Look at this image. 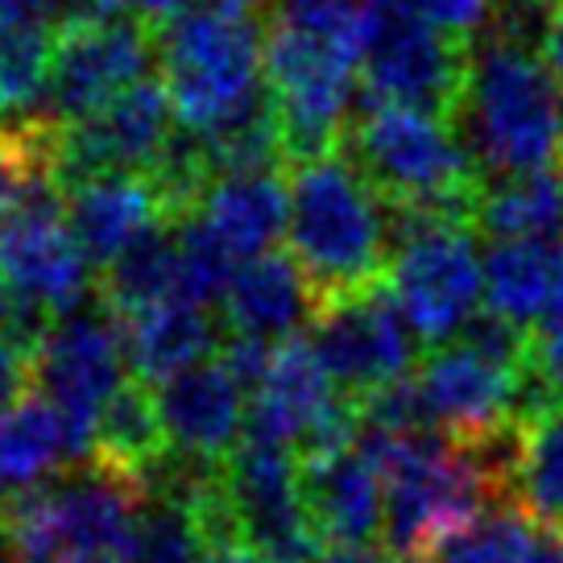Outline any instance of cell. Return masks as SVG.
<instances>
[{
    "label": "cell",
    "instance_id": "obj_1",
    "mask_svg": "<svg viewBox=\"0 0 563 563\" xmlns=\"http://www.w3.org/2000/svg\"><path fill=\"white\" fill-rule=\"evenodd\" d=\"M369 9L373 0H269L262 9L265 84L290 162L340 145L356 112Z\"/></svg>",
    "mask_w": 563,
    "mask_h": 563
},
{
    "label": "cell",
    "instance_id": "obj_2",
    "mask_svg": "<svg viewBox=\"0 0 563 563\" xmlns=\"http://www.w3.org/2000/svg\"><path fill=\"white\" fill-rule=\"evenodd\" d=\"M361 448L382 468L386 485V551L398 563H427L448 539L468 530L506 506V476H510L518 427L497 440L468 448L440 435V431H356Z\"/></svg>",
    "mask_w": 563,
    "mask_h": 563
},
{
    "label": "cell",
    "instance_id": "obj_3",
    "mask_svg": "<svg viewBox=\"0 0 563 563\" xmlns=\"http://www.w3.org/2000/svg\"><path fill=\"white\" fill-rule=\"evenodd\" d=\"M158 34V84L178 129L220 137L274 108L265 84V21L232 0H199Z\"/></svg>",
    "mask_w": 563,
    "mask_h": 563
},
{
    "label": "cell",
    "instance_id": "obj_4",
    "mask_svg": "<svg viewBox=\"0 0 563 563\" xmlns=\"http://www.w3.org/2000/svg\"><path fill=\"white\" fill-rule=\"evenodd\" d=\"M452 124L485 178L563 166V88L543 51L473 37Z\"/></svg>",
    "mask_w": 563,
    "mask_h": 563
},
{
    "label": "cell",
    "instance_id": "obj_5",
    "mask_svg": "<svg viewBox=\"0 0 563 563\" xmlns=\"http://www.w3.org/2000/svg\"><path fill=\"white\" fill-rule=\"evenodd\" d=\"M286 249L316 286L319 302L382 282L398 216L340 150L290 162Z\"/></svg>",
    "mask_w": 563,
    "mask_h": 563
},
{
    "label": "cell",
    "instance_id": "obj_6",
    "mask_svg": "<svg viewBox=\"0 0 563 563\" xmlns=\"http://www.w3.org/2000/svg\"><path fill=\"white\" fill-rule=\"evenodd\" d=\"M415 394L427 431L468 448L506 435L543 402H555L530 369V332L493 311H481L456 340L422 356Z\"/></svg>",
    "mask_w": 563,
    "mask_h": 563
},
{
    "label": "cell",
    "instance_id": "obj_7",
    "mask_svg": "<svg viewBox=\"0 0 563 563\" xmlns=\"http://www.w3.org/2000/svg\"><path fill=\"white\" fill-rule=\"evenodd\" d=\"M335 150L369 178L394 211L473 220L485 175L448 117L365 100L344 124Z\"/></svg>",
    "mask_w": 563,
    "mask_h": 563
},
{
    "label": "cell",
    "instance_id": "obj_8",
    "mask_svg": "<svg viewBox=\"0 0 563 563\" xmlns=\"http://www.w3.org/2000/svg\"><path fill=\"white\" fill-rule=\"evenodd\" d=\"M137 501L141 476L70 464L0 510V563H124Z\"/></svg>",
    "mask_w": 563,
    "mask_h": 563
},
{
    "label": "cell",
    "instance_id": "obj_9",
    "mask_svg": "<svg viewBox=\"0 0 563 563\" xmlns=\"http://www.w3.org/2000/svg\"><path fill=\"white\" fill-rule=\"evenodd\" d=\"M394 216L389 295L422 344L440 349L481 316L485 302V257L476 253V229L464 216Z\"/></svg>",
    "mask_w": 563,
    "mask_h": 563
},
{
    "label": "cell",
    "instance_id": "obj_10",
    "mask_svg": "<svg viewBox=\"0 0 563 563\" xmlns=\"http://www.w3.org/2000/svg\"><path fill=\"white\" fill-rule=\"evenodd\" d=\"M468 75V42L415 18L398 0H373L361 91L369 104H402L431 117H456Z\"/></svg>",
    "mask_w": 563,
    "mask_h": 563
},
{
    "label": "cell",
    "instance_id": "obj_11",
    "mask_svg": "<svg viewBox=\"0 0 563 563\" xmlns=\"http://www.w3.org/2000/svg\"><path fill=\"white\" fill-rule=\"evenodd\" d=\"M356 402L323 369L311 340H286L269 356V369L249 394L245 440L282 448L290 456H319L356 440Z\"/></svg>",
    "mask_w": 563,
    "mask_h": 563
},
{
    "label": "cell",
    "instance_id": "obj_12",
    "mask_svg": "<svg viewBox=\"0 0 563 563\" xmlns=\"http://www.w3.org/2000/svg\"><path fill=\"white\" fill-rule=\"evenodd\" d=\"M158 63V34L121 9H108L100 18L79 21L54 37L51 79L37 121L75 124L112 104L117 96L150 79Z\"/></svg>",
    "mask_w": 563,
    "mask_h": 563
},
{
    "label": "cell",
    "instance_id": "obj_13",
    "mask_svg": "<svg viewBox=\"0 0 563 563\" xmlns=\"http://www.w3.org/2000/svg\"><path fill=\"white\" fill-rule=\"evenodd\" d=\"M307 340L352 402H365L369 394L398 386L419 369L422 340L382 282L319 302Z\"/></svg>",
    "mask_w": 563,
    "mask_h": 563
},
{
    "label": "cell",
    "instance_id": "obj_14",
    "mask_svg": "<svg viewBox=\"0 0 563 563\" xmlns=\"http://www.w3.org/2000/svg\"><path fill=\"white\" fill-rule=\"evenodd\" d=\"M124 386H129L124 319L104 299H88L67 316H58L34 349V389L75 427H84L91 443L104 406Z\"/></svg>",
    "mask_w": 563,
    "mask_h": 563
},
{
    "label": "cell",
    "instance_id": "obj_15",
    "mask_svg": "<svg viewBox=\"0 0 563 563\" xmlns=\"http://www.w3.org/2000/svg\"><path fill=\"white\" fill-rule=\"evenodd\" d=\"M91 286L96 265L67 224L63 187L54 178H37L30 195L0 220V290L58 319L88 302Z\"/></svg>",
    "mask_w": 563,
    "mask_h": 563
},
{
    "label": "cell",
    "instance_id": "obj_16",
    "mask_svg": "<svg viewBox=\"0 0 563 563\" xmlns=\"http://www.w3.org/2000/svg\"><path fill=\"white\" fill-rule=\"evenodd\" d=\"M220 481L236 543L262 555L265 563L323 560V539L311 527V514L302 501L299 456L245 440L236 456L220 468Z\"/></svg>",
    "mask_w": 563,
    "mask_h": 563
},
{
    "label": "cell",
    "instance_id": "obj_17",
    "mask_svg": "<svg viewBox=\"0 0 563 563\" xmlns=\"http://www.w3.org/2000/svg\"><path fill=\"white\" fill-rule=\"evenodd\" d=\"M175 108L158 79L117 96L84 121L54 129V183L67 191L100 175H154L175 141Z\"/></svg>",
    "mask_w": 563,
    "mask_h": 563
},
{
    "label": "cell",
    "instance_id": "obj_18",
    "mask_svg": "<svg viewBox=\"0 0 563 563\" xmlns=\"http://www.w3.org/2000/svg\"><path fill=\"white\" fill-rule=\"evenodd\" d=\"M158 419L170 456L195 468H224L245 443L249 389L224 356H208L191 369L154 386Z\"/></svg>",
    "mask_w": 563,
    "mask_h": 563
},
{
    "label": "cell",
    "instance_id": "obj_19",
    "mask_svg": "<svg viewBox=\"0 0 563 563\" xmlns=\"http://www.w3.org/2000/svg\"><path fill=\"white\" fill-rule=\"evenodd\" d=\"M299 485L311 527L328 547H373L382 539L386 485L361 440L299 460Z\"/></svg>",
    "mask_w": 563,
    "mask_h": 563
},
{
    "label": "cell",
    "instance_id": "obj_20",
    "mask_svg": "<svg viewBox=\"0 0 563 563\" xmlns=\"http://www.w3.org/2000/svg\"><path fill=\"white\" fill-rule=\"evenodd\" d=\"M290 191L278 166H249V170H220L211 178L191 216L211 232V241L236 265L274 253L286 236Z\"/></svg>",
    "mask_w": 563,
    "mask_h": 563
},
{
    "label": "cell",
    "instance_id": "obj_21",
    "mask_svg": "<svg viewBox=\"0 0 563 563\" xmlns=\"http://www.w3.org/2000/svg\"><path fill=\"white\" fill-rule=\"evenodd\" d=\"M63 211H67L75 241L96 269H104L112 257H121L124 249L150 229L175 220L166 199H162L158 183L150 175L84 178V183L63 191Z\"/></svg>",
    "mask_w": 563,
    "mask_h": 563
},
{
    "label": "cell",
    "instance_id": "obj_22",
    "mask_svg": "<svg viewBox=\"0 0 563 563\" xmlns=\"http://www.w3.org/2000/svg\"><path fill=\"white\" fill-rule=\"evenodd\" d=\"M220 311H224L229 335L286 344L316 319L319 295L290 253H262L253 262L236 265Z\"/></svg>",
    "mask_w": 563,
    "mask_h": 563
},
{
    "label": "cell",
    "instance_id": "obj_23",
    "mask_svg": "<svg viewBox=\"0 0 563 563\" xmlns=\"http://www.w3.org/2000/svg\"><path fill=\"white\" fill-rule=\"evenodd\" d=\"M91 435L42 394L0 415V510L70 464L91 460Z\"/></svg>",
    "mask_w": 563,
    "mask_h": 563
},
{
    "label": "cell",
    "instance_id": "obj_24",
    "mask_svg": "<svg viewBox=\"0 0 563 563\" xmlns=\"http://www.w3.org/2000/svg\"><path fill=\"white\" fill-rule=\"evenodd\" d=\"M485 311L522 332L563 316V236L489 241L485 249Z\"/></svg>",
    "mask_w": 563,
    "mask_h": 563
},
{
    "label": "cell",
    "instance_id": "obj_25",
    "mask_svg": "<svg viewBox=\"0 0 563 563\" xmlns=\"http://www.w3.org/2000/svg\"><path fill=\"white\" fill-rule=\"evenodd\" d=\"M124 344H129V369L141 382L158 386L166 377L216 356L224 349V335L216 328L211 307L166 299L137 316H124Z\"/></svg>",
    "mask_w": 563,
    "mask_h": 563
},
{
    "label": "cell",
    "instance_id": "obj_26",
    "mask_svg": "<svg viewBox=\"0 0 563 563\" xmlns=\"http://www.w3.org/2000/svg\"><path fill=\"white\" fill-rule=\"evenodd\" d=\"M506 506L539 534H563V402H543L518 422Z\"/></svg>",
    "mask_w": 563,
    "mask_h": 563
},
{
    "label": "cell",
    "instance_id": "obj_27",
    "mask_svg": "<svg viewBox=\"0 0 563 563\" xmlns=\"http://www.w3.org/2000/svg\"><path fill=\"white\" fill-rule=\"evenodd\" d=\"M473 229L489 241L563 236V166L485 178L473 203Z\"/></svg>",
    "mask_w": 563,
    "mask_h": 563
},
{
    "label": "cell",
    "instance_id": "obj_28",
    "mask_svg": "<svg viewBox=\"0 0 563 563\" xmlns=\"http://www.w3.org/2000/svg\"><path fill=\"white\" fill-rule=\"evenodd\" d=\"M178 282H183V262H178V232L170 220L137 236L121 257H112L100 269V299L124 319L166 299H178Z\"/></svg>",
    "mask_w": 563,
    "mask_h": 563
},
{
    "label": "cell",
    "instance_id": "obj_29",
    "mask_svg": "<svg viewBox=\"0 0 563 563\" xmlns=\"http://www.w3.org/2000/svg\"><path fill=\"white\" fill-rule=\"evenodd\" d=\"M91 456L133 476L154 473L162 460L170 456L154 389H145L141 382H129L104 406V415L96 422V448H91Z\"/></svg>",
    "mask_w": 563,
    "mask_h": 563
},
{
    "label": "cell",
    "instance_id": "obj_30",
    "mask_svg": "<svg viewBox=\"0 0 563 563\" xmlns=\"http://www.w3.org/2000/svg\"><path fill=\"white\" fill-rule=\"evenodd\" d=\"M51 54V30L0 21V124H25L42 117Z\"/></svg>",
    "mask_w": 563,
    "mask_h": 563
},
{
    "label": "cell",
    "instance_id": "obj_31",
    "mask_svg": "<svg viewBox=\"0 0 563 563\" xmlns=\"http://www.w3.org/2000/svg\"><path fill=\"white\" fill-rule=\"evenodd\" d=\"M530 547H534V527L527 518L514 506H493L468 530L448 539L427 563H527Z\"/></svg>",
    "mask_w": 563,
    "mask_h": 563
},
{
    "label": "cell",
    "instance_id": "obj_32",
    "mask_svg": "<svg viewBox=\"0 0 563 563\" xmlns=\"http://www.w3.org/2000/svg\"><path fill=\"white\" fill-rule=\"evenodd\" d=\"M117 9L112 0H0V21H21V25H37L63 34L79 21H91Z\"/></svg>",
    "mask_w": 563,
    "mask_h": 563
},
{
    "label": "cell",
    "instance_id": "obj_33",
    "mask_svg": "<svg viewBox=\"0 0 563 563\" xmlns=\"http://www.w3.org/2000/svg\"><path fill=\"white\" fill-rule=\"evenodd\" d=\"M398 4L460 42H473L493 18V0H398Z\"/></svg>",
    "mask_w": 563,
    "mask_h": 563
},
{
    "label": "cell",
    "instance_id": "obj_34",
    "mask_svg": "<svg viewBox=\"0 0 563 563\" xmlns=\"http://www.w3.org/2000/svg\"><path fill=\"white\" fill-rule=\"evenodd\" d=\"M530 369L547 389V398L563 402V316H555L530 335Z\"/></svg>",
    "mask_w": 563,
    "mask_h": 563
},
{
    "label": "cell",
    "instance_id": "obj_35",
    "mask_svg": "<svg viewBox=\"0 0 563 563\" xmlns=\"http://www.w3.org/2000/svg\"><path fill=\"white\" fill-rule=\"evenodd\" d=\"M30 389H34V356L0 340V415L13 410L21 398H30Z\"/></svg>",
    "mask_w": 563,
    "mask_h": 563
},
{
    "label": "cell",
    "instance_id": "obj_36",
    "mask_svg": "<svg viewBox=\"0 0 563 563\" xmlns=\"http://www.w3.org/2000/svg\"><path fill=\"white\" fill-rule=\"evenodd\" d=\"M121 13L129 18H137L141 25H150V30H162V25H170L175 18H183L187 9H195L199 0H112Z\"/></svg>",
    "mask_w": 563,
    "mask_h": 563
},
{
    "label": "cell",
    "instance_id": "obj_37",
    "mask_svg": "<svg viewBox=\"0 0 563 563\" xmlns=\"http://www.w3.org/2000/svg\"><path fill=\"white\" fill-rule=\"evenodd\" d=\"M543 58H547V67H551V75L560 79V88H563V0H560V9H555V18H551V30H547Z\"/></svg>",
    "mask_w": 563,
    "mask_h": 563
},
{
    "label": "cell",
    "instance_id": "obj_38",
    "mask_svg": "<svg viewBox=\"0 0 563 563\" xmlns=\"http://www.w3.org/2000/svg\"><path fill=\"white\" fill-rule=\"evenodd\" d=\"M319 563H398L389 551H377V547H332L323 551Z\"/></svg>",
    "mask_w": 563,
    "mask_h": 563
},
{
    "label": "cell",
    "instance_id": "obj_39",
    "mask_svg": "<svg viewBox=\"0 0 563 563\" xmlns=\"http://www.w3.org/2000/svg\"><path fill=\"white\" fill-rule=\"evenodd\" d=\"M527 563H563V534H534Z\"/></svg>",
    "mask_w": 563,
    "mask_h": 563
},
{
    "label": "cell",
    "instance_id": "obj_40",
    "mask_svg": "<svg viewBox=\"0 0 563 563\" xmlns=\"http://www.w3.org/2000/svg\"><path fill=\"white\" fill-rule=\"evenodd\" d=\"M199 563H265L262 555H253L249 547H211Z\"/></svg>",
    "mask_w": 563,
    "mask_h": 563
},
{
    "label": "cell",
    "instance_id": "obj_41",
    "mask_svg": "<svg viewBox=\"0 0 563 563\" xmlns=\"http://www.w3.org/2000/svg\"><path fill=\"white\" fill-rule=\"evenodd\" d=\"M232 4H245V9H257V13H262L269 0H232Z\"/></svg>",
    "mask_w": 563,
    "mask_h": 563
},
{
    "label": "cell",
    "instance_id": "obj_42",
    "mask_svg": "<svg viewBox=\"0 0 563 563\" xmlns=\"http://www.w3.org/2000/svg\"><path fill=\"white\" fill-rule=\"evenodd\" d=\"M555 4H560V0H555Z\"/></svg>",
    "mask_w": 563,
    "mask_h": 563
}]
</instances>
